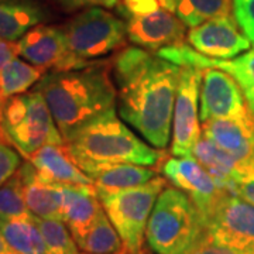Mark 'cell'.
<instances>
[{
  "instance_id": "1",
  "label": "cell",
  "mask_w": 254,
  "mask_h": 254,
  "mask_svg": "<svg viewBox=\"0 0 254 254\" xmlns=\"http://www.w3.org/2000/svg\"><path fill=\"white\" fill-rule=\"evenodd\" d=\"M119 115L155 148H165L173 126L181 66L140 47H126L112 60Z\"/></svg>"
},
{
  "instance_id": "2",
  "label": "cell",
  "mask_w": 254,
  "mask_h": 254,
  "mask_svg": "<svg viewBox=\"0 0 254 254\" xmlns=\"http://www.w3.org/2000/svg\"><path fill=\"white\" fill-rule=\"evenodd\" d=\"M64 141L81 128L116 113L118 89L109 64L73 71H50L37 83Z\"/></svg>"
},
{
  "instance_id": "3",
  "label": "cell",
  "mask_w": 254,
  "mask_h": 254,
  "mask_svg": "<svg viewBox=\"0 0 254 254\" xmlns=\"http://www.w3.org/2000/svg\"><path fill=\"white\" fill-rule=\"evenodd\" d=\"M65 144L83 173L103 164L128 163L151 167L163 157L116 118V113L85 126Z\"/></svg>"
},
{
  "instance_id": "4",
  "label": "cell",
  "mask_w": 254,
  "mask_h": 254,
  "mask_svg": "<svg viewBox=\"0 0 254 254\" xmlns=\"http://www.w3.org/2000/svg\"><path fill=\"white\" fill-rule=\"evenodd\" d=\"M205 233V220L193 200L175 187L158 195L145 240L155 254H190Z\"/></svg>"
},
{
  "instance_id": "5",
  "label": "cell",
  "mask_w": 254,
  "mask_h": 254,
  "mask_svg": "<svg viewBox=\"0 0 254 254\" xmlns=\"http://www.w3.org/2000/svg\"><path fill=\"white\" fill-rule=\"evenodd\" d=\"M1 130L7 143L26 160L44 145L65 143L38 89L4 102L1 110Z\"/></svg>"
},
{
  "instance_id": "6",
  "label": "cell",
  "mask_w": 254,
  "mask_h": 254,
  "mask_svg": "<svg viewBox=\"0 0 254 254\" xmlns=\"http://www.w3.org/2000/svg\"><path fill=\"white\" fill-rule=\"evenodd\" d=\"M167 180L155 177L141 187L116 192H96L112 225L118 230L127 254L141 250L145 229Z\"/></svg>"
},
{
  "instance_id": "7",
  "label": "cell",
  "mask_w": 254,
  "mask_h": 254,
  "mask_svg": "<svg viewBox=\"0 0 254 254\" xmlns=\"http://www.w3.org/2000/svg\"><path fill=\"white\" fill-rule=\"evenodd\" d=\"M63 30L69 50L88 61L116 51L126 44V23L100 7L83 10L71 18Z\"/></svg>"
},
{
  "instance_id": "8",
  "label": "cell",
  "mask_w": 254,
  "mask_h": 254,
  "mask_svg": "<svg viewBox=\"0 0 254 254\" xmlns=\"http://www.w3.org/2000/svg\"><path fill=\"white\" fill-rule=\"evenodd\" d=\"M18 55L46 71H73L92 65L69 50L63 27L38 24L17 41Z\"/></svg>"
},
{
  "instance_id": "9",
  "label": "cell",
  "mask_w": 254,
  "mask_h": 254,
  "mask_svg": "<svg viewBox=\"0 0 254 254\" xmlns=\"http://www.w3.org/2000/svg\"><path fill=\"white\" fill-rule=\"evenodd\" d=\"M202 69L181 66V75L175 96L173 115V144L175 157H192V151L200 138L198 100Z\"/></svg>"
},
{
  "instance_id": "10",
  "label": "cell",
  "mask_w": 254,
  "mask_h": 254,
  "mask_svg": "<svg viewBox=\"0 0 254 254\" xmlns=\"http://www.w3.org/2000/svg\"><path fill=\"white\" fill-rule=\"evenodd\" d=\"M205 236L223 245L254 249V205L225 193L205 219Z\"/></svg>"
},
{
  "instance_id": "11",
  "label": "cell",
  "mask_w": 254,
  "mask_h": 254,
  "mask_svg": "<svg viewBox=\"0 0 254 254\" xmlns=\"http://www.w3.org/2000/svg\"><path fill=\"white\" fill-rule=\"evenodd\" d=\"M155 54L170 63L180 66H192L198 69L218 68L230 73L239 83L243 92L246 103L254 115V44L245 54L239 55L233 60H219L200 54L190 46L180 43L174 46L164 47Z\"/></svg>"
},
{
  "instance_id": "12",
  "label": "cell",
  "mask_w": 254,
  "mask_h": 254,
  "mask_svg": "<svg viewBox=\"0 0 254 254\" xmlns=\"http://www.w3.org/2000/svg\"><path fill=\"white\" fill-rule=\"evenodd\" d=\"M165 180L175 188L184 190L203 216V220L216 206L220 198L227 193L222 190L212 175L193 157H174L165 160L161 165Z\"/></svg>"
},
{
  "instance_id": "13",
  "label": "cell",
  "mask_w": 254,
  "mask_h": 254,
  "mask_svg": "<svg viewBox=\"0 0 254 254\" xmlns=\"http://www.w3.org/2000/svg\"><path fill=\"white\" fill-rule=\"evenodd\" d=\"M199 119L202 123L233 119L249 110L236 79L218 68L202 69L199 91Z\"/></svg>"
},
{
  "instance_id": "14",
  "label": "cell",
  "mask_w": 254,
  "mask_h": 254,
  "mask_svg": "<svg viewBox=\"0 0 254 254\" xmlns=\"http://www.w3.org/2000/svg\"><path fill=\"white\" fill-rule=\"evenodd\" d=\"M188 43L200 54L230 60L250 48L252 41L240 31L236 18L232 16L208 20L188 33Z\"/></svg>"
},
{
  "instance_id": "15",
  "label": "cell",
  "mask_w": 254,
  "mask_h": 254,
  "mask_svg": "<svg viewBox=\"0 0 254 254\" xmlns=\"http://www.w3.org/2000/svg\"><path fill=\"white\" fill-rule=\"evenodd\" d=\"M126 27L127 38L133 44L157 53L164 47L182 43L187 26L173 11L160 7L145 14L128 16Z\"/></svg>"
},
{
  "instance_id": "16",
  "label": "cell",
  "mask_w": 254,
  "mask_h": 254,
  "mask_svg": "<svg viewBox=\"0 0 254 254\" xmlns=\"http://www.w3.org/2000/svg\"><path fill=\"white\" fill-rule=\"evenodd\" d=\"M202 133L243 165H254V115L250 109L239 118L202 123Z\"/></svg>"
},
{
  "instance_id": "17",
  "label": "cell",
  "mask_w": 254,
  "mask_h": 254,
  "mask_svg": "<svg viewBox=\"0 0 254 254\" xmlns=\"http://www.w3.org/2000/svg\"><path fill=\"white\" fill-rule=\"evenodd\" d=\"M23 182L24 199L31 215L41 219H60L63 220V188L44 178L26 161L18 168Z\"/></svg>"
},
{
  "instance_id": "18",
  "label": "cell",
  "mask_w": 254,
  "mask_h": 254,
  "mask_svg": "<svg viewBox=\"0 0 254 254\" xmlns=\"http://www.w3.org/2000/svg\"><path fill=\"white\" fill-rule=\"evenodd\" d=\"M27 161L48 181L58 185L95 187L92 178L73 161L66 144H48L40 148Z\"/></svg>"
},
{
  "instance_id": "19",
  "label": "cell",
  "mask_w": 254,
  "mask_h": 254,
  "mask_svg": "<svg viewBox=\"0 0 254 254\" xmlns=\"http://www.w3.org/2000/svg\"><path fill=\"white\" fill-rule=\"evenodd\" d=\"M63 188V220L78 242L103 210L95 187L61 185Z\"/></svg>"
},
{
  "instance_id": "20",
  "label": "cell",
  "mask_w": 254,
  "mask_h": 254,
  "mask_svg": "<svg viewBox=\"0 0 254 254\" xmlns=\"http://www.w3.org/2000/svg\"><path fill=\"white\" fill-rule=\"evenodd\" d=\"M192 157L202 164V167L212 175L222 190L230 193L237 182L245 180L254 168V165H243L233 155L212 143L206 137H200L199 141L193 147Z\"/></svg>"
},
{
  "instance_id": "21",
  "label": "cell",
  "mask_w": 254,
  "mask_h": 254,
  "mask_svg": "<svg viewBox=\"0 0 254 254\" xmlns=\"http://www.w3.org/2000/svg\"><path fill=\"white\" fill-rule=\"evenodd\" d=\"M86 174L96 192H116L141 187L157 177L154 168L137 164H103L91 167Z\"/></svg>"
},
{
  "instance_id": "22",
  "label": "cell",
  "mask_w": 254,
  "mask_h": 254,
  "mask_svg": "<svg viewBox=\"0 0 254 254\" xmlns=\"http://www.w3.org/2000/svg\"><path fill=\"white\" fill-rule=\"evenodd\" d=\"M47 18L34 0H0V40L17 41Z\"/></svg>"
},
{
  "instance_id": "23",
  "label": "cell",
  "mask_w": 254,
  "mask_h": 254,
  "mask_svg": "<svg viewBox=\"0 0 254 254\" xmlns=\"http://www.w3.org/2000/svg\"><path fill=\"white\" fill-rule=\"evenodd\" d=\"M46 73L44 68L14 58L0 69V100L4 103L10 98L26 93L41 81Z\"/></svg>"
},
{
  "instance_id": "24",
  "label": "cell",
  "mask_w": 254,
  "mask_h": 254,
  "mask_svg": "<svg viewBox=\"0 0 254 254\" xmlns=\"http://www.w3.org/2000/svg\"><path fill=\"white\" fill-rule=\"evenodd\" d=\"M78 249L91 254H126L118 230L112 225L105 209L92 223L89 230L76 242Z\"/></svg>"
},
{
  "instance_id": "25",
  "label": "cell",
  "mask_w": 254,
  "mask_h": 254,
  "mask_svg": "<svg viewBox=\"0 0 254 254\" xmlns=\"http://www.w3.org/2000/svg\"><path fill=\"white\" fill-rule=\"evenodd\" d=\"M0 232L18 254H47L34 215L26 219H0Z\"/></svg>"
},
{
  "instance_id": "26",
  "label": "cell",
  "mask_w": 254,
  "mask_h": 254,
  "mask_svg": "<svg viewBox=\"0 0 254 254\" xmlns=\"http://www.w3.org/2000/svg\"><path fill=\"white\" fill-rule=\"evenodd\" d=\"M233 11V0H180L175 13L193 28L212 18L230 16Z\"/></svg>"
},
{
  "instance_id": "27",
  "label": "cell",
  "mask_w": 254,
  "mask_h": 254,
  "mask_svg": "<svg viewBox=\"0 0 254 254\" xmlns=\"http://www.w3.org/2000/svg\"><path fill=\"white\" fill-rule=\"evenodd\" d=\"M46 245L47 254H76L78 245L64 220L41 219L34 216Z\"/></svg>"
},
{
  "instance_id": "28",
  "label": "cell",
  "mask_w": 254,
  "mask_h": 254,
  "mask_svg": "<svg viewBox=\"0 0 254 254\" xmlns=\"http://www.w3.org/2000/svg\"><path fill=\"white\" fill-rule=\"evenodd\" d=\"M31 216L24 199L23 182L18 171L0 187V219H26Z\"/></svg>"
},
{
  "instance_id": "29",
  "label": "cell",
  "mask_w": 254,
  "mask_h": 254,
  "mask_svg": "<svg viewBox=\"0 0 254 254\" xmlns=\"http://www.w3.org/2000/svg\"><path fill=\"white\" fill-rule=\"evenodd\" d=\"M21 167V154L7 141H0V187H3Z\"/></svg>"
},
{
  "instance_id": "30",
  "label": "cell",
  "mask_w": 254,
  "mask_h": 254,
  "mask_svg": "<svg viewBox=\"0 0 254 254\" xmlns=\"http://www.w3.org/2000/svg\"><path fill=\"white\" fill-rule=\"evenodd\" d=\"M233 17L246 37L254 43V0H233Z\"/></svg>"
},
{
  "instance_id": "31",
  "label": "cell",
  "mask_w": 254,
  "mask_h": 254,
  "mask_svg": "<svg viewBox=\"0 0 254 254\" xmlns=\"http://www.w3.org/2000/svg\"><path fill=\"white\" fill-rule=\"evenodd\" d=\"M190 254H254V249H240L235 246L218 243L208 239L203 233L202 239Z\"/></svg>"
},
{
  "instance_id": "32",
  "label": "cell",
  "mask_w": 254,
  "mask_h": 254,
  "mask_svg": "<svg viewBox=\"0 0 254 254\" xmlns=\"http://www.w3.org/2000/svg\"><path fill=\"white\" fill-rule=\"evenodd\" d=\"M163 7L158 0H122V13L125 17L145 14Z\"/></svg>"
},
{
  "instance_id": "33",
  "label": "cell",
  "mask_w": 254,
  "mask_h": 254,
  "mask_svg": "<svg viewBox=\"0 0 254 254\" xmlns=\"http://www.w3.org/2000/svg\"><path fill=\"white\" fill-rule=\"evenodd\" d=\"M60 6H63L65 10H78L85 9V7H96V6H103L112 9L119 3V0H54Z\"/></svg>"
},
{
  "instance_id": "34",
  "label": "cell",
  "mask_w": 254,
  "mask_h": 254,
  "mask_svg": "<svg viewBox=\"0 0 254 254\" xmlns=\"http://www.w3.org/2000/svg\"><path fill=\"white\" fill-rule=\"evenodd\" d=\"M232 193H235L237 196H240L242 199L247 200L254 205V170L250 175H247L245 180L237 182L235 188L232 190Z\"/></svg>"
},
{
  "instance_id": "35",
  "label": "cell",
  "mask_w": 254,
  "mask_h": 254,
  "mask_svg": "<svg viewBox=\"0 0 254 254\" xmlns=\"http://www.w3.org/2000/svg\"><path fill=\"white\" fill-rule=\"evenodd\" d=\"M18 57L17 41L0 40V69Z\"/></svg>"
},
{
  "instance_id": "36",
  "label": "cell",
  "mask_w": 254,
  "mask_h": 254,
  "mask_svg": "<svg viewBox=\"0 0 254 254\" xmlns=\"http://www.w3.org/2000/svg\"><path fill=\"white\" fill-rule=\"evenodd\" d=\"M0 254H18L11 246L7 243V240L4 239V236L0 232Z\"/></svg>"
},
{
  "instance_id": "37",
  "label": "cell",
  "mask_w": 254,
  "mask_h": 254,
  "mask_svg": "<svg viewBox=\"0 0 254 254\" xmlns=\"http://www.w3.org/2000/svg\"><path fill=\"white\" fill-rule=\"evenodd\" d=\"M158 1H160V4L163 6L164 9L170 10V11L175 13L177 4H178V1H180V0H158Z\"/></svg>"
},
{
  "instance_id": "38",
  "label": "cell",
  "mask_w": 254,
  "mask_h": 254,
  "mask_svg": "<svg viewBox=\"0 0 254 254\" xmlns=\"http://www.w3.org/2000/svg\"><path fill=\"white\" fill-rule=\"evenodd\" d=\"M3 105H4V103L0 100V141H7L4 134H3V130H1V110H3Z\"/></svg>"
},
{
  "instance_id": "39",
  "label": "cell",
  "mask_w": 254,
  "mask_h": 254,
  "mask_svg": "<svg viewBox=\"0 0 254 254\" xmlns=\"http://www.w3.org/2000/svg\"><path fill=\"white\" fill-rule=\"evenodd\" d=\"M128 254H147V253L143 252V250H138V252H134V253H128Z\"/></svg>"
},
{
  "instance_id": "40",
  "label": "cell",
  "mask_w": 254,
  "mask_h": 254,
  "mask_svg": "<svg viewBox=\"0 0 254 254\" xmlns=\"http://www.w3.org/2000/svg\"><path fill=\"white\" fill-rule=\"evenodd\" d=\"M76 254H91V253H85V252H81V253H79V252H78V253H76Z\"/></svg>"
}]
</instances>
